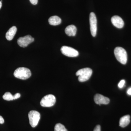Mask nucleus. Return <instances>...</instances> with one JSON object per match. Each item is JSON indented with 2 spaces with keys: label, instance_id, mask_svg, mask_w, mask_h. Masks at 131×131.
<instances>
[{
  "label": "nucleus",
  "instance_id": "obj_8",
  "mask_svg": "<svg viewBox=\"0 0 131 131\" xmlns=\"http://www.w3.org/2000/svg\"><path fill=\"white\" fill-rule=\"evenodd\" d=\"M34 39L31 35H27L24 37L19 38L17 40L18 45L20 47H25L34 41Z\"/></svg>",
  "mask_w": 131,
  "mask_h": 131
},
{
  "label": "nucleus",
  "instance_id": "obj_1",
  "mask_svg": "<svg viewBox=\"0 0 131 131\" xmlns=\"http://www.w3.org/2000/svg\"><path fill=\"white\" fill-rule=\"evenodd\" d=\"M114 53L116 59L122 64L126 63L127 55L126 51L122 47H118L114 49Z\"/></svg>",
  "mask_w": 131,
  "mask_h": 131
},
{
  "label": "nucleus",
  "instance_id": "obj_7",
  "mask_svg": "<svg viewBox=\"0 0 131 131\" xmlns=\"http://www.w3.org/2000/svg\"><path fill=\"white\" fill-rule=\"evenodd\" d=\"M61 50L64 55L68 57H75L79 55V52L77 50L69 46H62L61 47Z\"/></svg>",
  "mask_w": 131,
  "mask_h": 131
},
{
  "label": "nucleus",
  "instance_id": "obj_21",
  "mask_svg": "<svg viewBox=\"0 0 131 131\" xmlns=\"http://www.w3.org/2000/svg\"><path fill=\"white\" fill-rule=\"evenodd\" d=\"M127 94L129 95H131V88H130L127 90Z\"/></svg>",
  "mask_w": 131,
  "mask_h": 131
},
{
  "label": "nucleus",
  "instance_id": "obj_17",
  "mask_svg": "<svg viewBox=\"0 0 131 131\" xmlns=\"http://www.w3.org/2000/svg\"><path fill=\"white\" fill-rule=\"evenodd\" d=\"M125 80H121L118 84V86L119 88H122L125 85Z\"/></svg>",
  "mask_w": 131,
  "mask_h": 131
},
{
  "label": "nucleus",
  "instance_id": "obj_15",
  "mask_svg": "<svg viewBox=\"0 0 131 131\" xmlns=\"http://www.w3.org/2000/svg\"><path fill=\"white\" fill-rule=\"evenodd\" d=\"M54 131H68L65 127L61 124H57L55 125Z\"/></svg>",
  "mask_w": 131,
  "mask_h": 131
},
{
  "label": "nucleus",
  "instance_id": "obj_18",
  "mask_svg": "<svg viewBox=\"0 0 131 131\" xmlns=\"http://www.w3.org/2000/svg\"><path fill=\"white\" fill-rule=\"evenodd\" d=\"M20 96V94L19 93H16L14 95H13L14 100L18 99V98H19Z\"/></svg>",
  "mask_w": 131,
  "mask_h": 131
},
{
  "label": "nucleus",
  "instance_id": "obj_3",
  "mask_svg": "<svg viewBox=\"0 0 131 131\" xmlns=\"http://www.w3.org/2000/svg\"><path fill=\"white\" fill-rule=\"evenodd\" d=\"M14 75L15 77L21 80H25L31 76L30 70L27 68L22 67L19 68L15 71Z\"/></svg>",
  "mask_w": 131,
  "mask_h": 131
},
{
  "label": "nucleus",
  "instance_id": "obj_6",
  "mask_svg": "<svg viewBox=\"0 0 131 131\" xmlns=\"http://www.w3.org/2000/svg\"><path fill=\"white\" fill-rule=\"evenodd\" d=\"M89 20L91 35L93 37H95L97 32V19L94 13L92 12L90 14Z\"/></svg>",
  "mask_w": 131,
  "mask_h": 131
},
{
  "label": "nucleus",
  "instance_id": "obj_20",
  "mask_svg": "<svg viewBox=\"0 0 131 131\" xmlns=\"http://www.w3.org/2000/svg\"><path fill=\"white\" fill-rule=\"evenodd\" d=\"M30 2L33 5H36L37 4L38 0H30Z\"/></svg>",
  "mask_w": 131,
  "mask_h": 131
},
{
  "label": "nucleus",
  "instance_id": "obj_13",
  "mask_svg": "<svg viewBox=\"0 0 131 131\" xmlns=\"http://www.w3.org/2000/svg\"><path fill=\"white\" fill-rule=\"evenodd\" d=\"M130 115H128L121 117L119 121L120 126L122 127H125L127 126L130 121Z\"/></svg>",
  "mask_w": 131,
  "mask_h": 131
},
{
  "label": "nucleus",
  "instance_id": "obj_12",
  "mask_svg": "<svg viewBox=\"0 0 131 131\" xmlns=\"http://www.w3.org/2000/svg\"><path fill=\"white\" fill-rule=\"evenodd\" d=\"M76 27L74 25H71L66 27L65 30L66 34L69 36H75L76 34Z\"/></svg>",
  "mask_w": 131,
  "mask_h": 131
},
{
  "label": "nucleus",
  "instance_id": "obj_19",
  "mask_svg": "<svg viewBox=\"0 0 131 131\" xmlns=\"http://www.w3.org/2000/svg\"><path fill=\"white\" fill-rule=\"evenodd\" d=\"M94 131H101V126L100 125H97L94 129Z\"/></svg>",
  "mask_w": 131,
  "mask_h": 131
},
{
  "label": "nucleus",
  "instance_id": "obj_9",
  "mask_svg": "<svg viewBox=\"0 0 131 131\" xmlns=\"http://www.w3.org/2000/svg\"><path fill=\"white\" fill-rule=\"evenodd\" d=\"M94 101L96 104L101 105V104L107 105L110 102V100L107 97L100 94H96L94 97Z\"/></svg>",
  "mask_w": 131,
  "mask_h": 131
},
{
  "label": "nucleus",
  "instance_id": "obj_5",
  "mask_svg": "<svg viewBox=\"0 0 131 131\" xmlns=\"http://www.w3.org/2000/svg\"><path fill=\"white\" fill-rule=\"evenodd\" d=\"M56 102V98L53 95H46L42 98L40 104L44 107H51L54 106Z\"/></svg>",
  "mask_w": 131,
  "mask_h": 131
},
{
  "label": "nucleus",
  "instance_id": "obj_4",
  "mask_svg": "<svg viewBox=\"0 0 131 131\" xmlns=\"http://www.w3.org/2000/svg\"><path fill=\"white\" fill-rule=\"evenodd\" d=\"M28 117L31 126L32 127H35L37 125L40 119V113L37 111L31 110L28 113Z\"/></svg>",
  "mask_w": 131,
  "mask_h": 131
},
{
  "label": "nucleus",
  "instance_id": "obj_10",
  "mask_svg": "<svg viewBox=\"0 0 131 131\" xmlns=\"http://www.w3.org/2000/svg\"><path fill=\"white\" fill-rule=\"evenodd\" d=\"M111 21L113 25L117 28H121L124 27V21L119 16L115 15L113 16L111 19Z\"/></svg>",
  "mask_w": 131,
  "mask_h": 131
},
{
  "label": "nucleus",
  "instance_id": "obj_14",
  "mask_svg": "<svg viewBox=\"0 0 131 131\" xmlns=\"http://www.w3.org/2000/svg\"><path fill=\"white\" fill-rule=\"evenodd\" d=\"M61 19L58 16H52L49 19V24L51 25H58L61 24Z\"/></svg>",
  "mask_w": 131,
  "mask_h": 131
},
{
  "label": "nucleus",
  "instance_id": "obj_22",
  "mask_svg": "<svg viewBox=\"0 0 131 131\" xmlns=\"http://www.w3.org/2000/svg\"><path fill=\"white\" fill-rule=\"evenodd\" d=\"M2 6V2L0 1V9L1 8Z\"/></svg>",
  "mask_w": 131,
  "mask_h": 131
},
{
  "label": "nucleus",
  "instance_id": "obj_2",
  "mask_svg": "<svg viewBox=\"0 0 131 131\" xmlns=\"http://www.w3.org/2000/svg\"><path fill=\"white\" fill-rule=\"evenodd\" d=\"M93 71L89 68H85L78 71L76 75L78 76V80L80 82H84L89 80Z\"/></svg>",
  "mask_w": 131,
  "mask_h": 131
},
{
  "label": "nucleus",
  "instance_id": "obj_11",
  "mask_svg": "<svg viewBox=\"0 0 131 131\" xmlns=\"http://www.w3.org/2000/svg\"><path fill=\"white\" fill-rule=\"evenodd\" d=\"M17 30V28L15 26H13L9 28L6 33V39L8 40H12L16 34Z\"/></svg>",
  "mask_w": 131,
  "mask_h": 131
},
{
  "label": "nucleus",
  "instance_id": "obj_16",
  "mask_svg": "<svg viewBox=\"0 0 131 131\" xmlns=\"http://www.w3.org/2000/svg\"><path fill=\"white\" fill-rule=\"evenodd\" d=\"M3 98L5 100L10 101L14 100L13 95H12L11 93L7 92L5 93L3 96Z\"/></svg>",
  "mask_w": 131,
  "mask_h": 131
}]
</instances>
